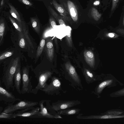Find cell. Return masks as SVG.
I'll list each match as a JSON object with an SVG mask.
<instances>
[{
  "label": "cell",
  "mask_w": 124,
  "mask_h": 124,
  "mask_svg": "<svg viewBox=\"0 0 124 124\" xmlns=\"http://www.w3.org/2000/svg\"><path fill=\"white\" fill-rule=\"evenodd\" d=\"M19 58L17 57L11 62L4 70L2 81L6 88L9 90L14 87V77L16 69L19 64Z\"/></svg>",
  "instance_id": "cell-1"
},
{
  "label": "cell",
  "mask_w": 124,
  "mask_h": 124,
  "mask_svg": "<svg viewBox=\"0 0 124 124\" xmlns=\"http://www.w3.org/2000/svg\"><path fill=\"white\" fill-rule=\"evenodd\" d=\"M14 103H8L3 112L8 113H13L28 107H34L39 104L38 102L21 99L15 104Z\"/></svg>",
  "instance_id": "cell-2"
},
{
  "label": "cell",
  "mask_w": 124,
  "mask_h": 124,
  "mask_svg": "<svg viewBox=\"0 0 124 124\" xmlns=\"http://www.w3.org/2000/svg\"><path fill=\"white\" fill-rule=\"evenodd\" d=\"M49 100H46V104L48 111H59L71 107L78 104L80 102L77 101H58L53 103L51 105H50Z\"/></svg>",
  "instance_id": "cell-3"
},
{
  "label": "cell",
  "mask_w": 124,
  "mask_h": 124,
  "mask_svg": "<svg viewBox=\"0 0 124 124\" xmlns=\"http://www.w3.org/2000/svg\"><path fill=\"white\" fill-rule=\"evenodd\" d=\"M22 73L21 94L29 93H31L32 89V86L31 81L32 77L29 76V68L27 67L23 68Z\"/></svg>",
  "instance_id": "cell-4"
},
{
  "label": "cell",
  "mask_w": 124,
  "mask_h": 124,
  "mask_svg": "<svg viewBox=\"0 0 124 124\" xmlns=\"http://www.w3.org/2000/svg\"><path fill=\"white\" fill-rule=\"evenodd\" d=\"M119 84L121 85L123 84L112 75H108L103 78V80L97 85L96 89L97 93L100 94L103 89L107 87L109 88L116 86Z\"/></svg>",
  "instance_id": "cell-5"
},
{
  "label": "cell",
  "mask_w": 124,
  "mask_h": 124,
  "mask_svg": "<svg viewBox=\"0 0 124 124\" xmlns=\"http://www.w3.org/2000/svg\"><path fill=\"white\" fill-rule=\"evenodd\" d=\"M61 85V83L58 79L55 77L51 78V81L49 84L46 83L41 90L46 94L53 95L57 92Z\"/></svg>",
  "instance_id": "cell-6"
},
{
  "label": "cell",
  "mask_w": 124,
  "mask_h": 124,
  "mask_svg": "<svg viewBox=\"0 0 124 124\" xmlns=\"http://www.w3.org/2000/svg\"><path fill=\"white\" fill-rule=\"evenodd\" d=\"M39 107H32L17 111L13 113V118L17 117H31L36 116L39 110Z\"/></svg>",
  "instance_id": "cell-7"
},
{
  "label": "cell",
  "mask_w": 124,
  "mask_h": 124,
  "mask_svg": "<svg viewBox=\"0 0 124 124\" xmlns=\"http://www.w3.org/2000/svg\"><path fill=\"white\" fill-rule=\"evenodd\" d=\"M21 99L16 97L12 93L3 87L0 86V101L8 103H14Z\"/></svg>",
  "instance_id": "cell-8"
},
{
  "label": "cell",
  "mask_w": 124,
  "mask_h": 124,
  "mask_svg": "<svg viewBox=\"0 0 124 124\" xmlns=\"http://www.w3.org/2000/svg\"><path fill=\"white\" fill-rule=\"evenodd\" d=\"M46 100H42L39 102L40 109L38 114L36 116L37 117L56 118L55 115H53L49 112L46 104Z\"/></svg>",
  "instance_id": "cell-9"
},
{
  "label": "cell",
  "mask_w": 124,
  "mask_h": 124,
  "mask_svg": "<svg viewBox=\"0 0 124 124\" xmlns=\"http://www.w3.org/2000/svg\"><path fill=\"white\" fill-rule=\"evenodd\" d=\"M63 5L67 12L69 13L73 20L76 21L78 19V12L74 3L70 1H68L65 4H63Z\"/></svg>",
  "instance_id": "cell-10"
},
{
  "label": "cell",
  "mask_w": 124,
  "mask_h": 124,
  "mask_svg": "<svg viewBox=\"0 0 124 124\" xmlns=\"http://www.w3.org/2000/svg\"><path fill=\"white\" fill-rule=\"evenodd\" d=\"M78 118L82 119H108L124 118V114L114 115L109 114H102L100 115H91L86 116H78Z\"/></svg>",
  "instance_id": "cell-11"
},
{
  "label": "cell",
  "mask_w": 124,
  "mask_h": 124,
  "mask_svg": "<svg viewBox=\"0 0 124 124\" xmlns=\"http://www.w3.org/2000/svg\"><path fill=\"white\" fill-rule=\"evenodd\" d=\"M22 77L19 64L16 69L14 77V87L19 94H21L20 85Z\"/></svg>",
  "instance_id": "cell-12"
},
{
  "label": "cell",
  "mask_w": 124,
  "mask_h": 124,
  "mask_svg": "<svg viewBox=\"0 0 124 124\" xmlns=\"http://www.w3.org/2000/svg\"><path fill=\"white\" fill-rule=\"evenodd\" d=\"M45 47L47 56L50 61H51L54 57V49L53 41L51 38H47Z\"/></svg>",
  "instance_id": "cell-13"
},
{
  "label": "cell",
  "mask_w": 124,
  "mask_h": 124,
  "mask_svg": "<svg viewBox=\"0 0 124 124\" xmlns=\"http://www.w3.org/2000/svg\"><path fill=\"white\" fill-rule=\"evenodd\" d=\"M65 66L67 71L71 78L76 82L79 83L80 79L74 66L69 62L65 64Z\"/></svg>",
  "instance_id": "cell-14"
},
{
  "label": "cell",
  "mask_w": 124,
  "mask_h": 124,
  "mask_svg": "<svg viewBox=\"0 0 124 124\" xmlns=\"http://www.w3.org/2000/svg\"><path fill=\"white\" fill-rule=\"evenodd\" d=\"M85 59L87 64L91 67L94 68L95 64V58L93 53L91 51L86 50L84 52Z\"/></svg>",
  "instance_id": "cell-15"
},
{
  "label": "cell",
  "mask_w": 124,
  "mask_h": 124,
  "mask_svg": "<svg viewBox=\"0 0 124 124\" xmlns=\"http://www.w3.org/2000/svg\"><path fill=\"white\" fill-rule=\"evenodd\" d=\"M8 5L9 8V11L11 16L20 23H21L22 20L17 10L10 3L8 2Z\"/></svg>",
  "instance_id": "cell-16"
},
{
  "label": "cell",
  "mask_w": 124,
  "mask_h": 124,
  "mask_svg": "<svg viewBox=\"0 0 124 124\" xmlns=\"http://www.w3.org/2000/svg\"><path fill=\"white\" fill-rule=\"evenodd\" d=\"M8 17L12 23L18 31L20 36H24L21 23H20L16 19L10 15L8 16Z\"/></svg>",
  "instance_id": "cell-17"
},
{
  "label": "cell",
  "mask_w": 124,
  "mask_h": 124,
  "mask_svg": "<svg viewBox=\"0 0 124 124\" xmlns=\"http://www.w3.org/2000/svg\"><path fill=\"white\" fill-rule=\"evenodd\" d=\"M52 2L55 8L62 17L66 19H68L67 12L62 6L57 3L55 0H53Z\"/></svg>",
  "instance_id": "cell-18"
},
{
  "label": "cell",
  "mask_w": 124,
  "mask_h": 124,
  "mask_svg": "<svg viewBox=\"0 0 124 124\" xmlns=\"http://www.w3.org/2000/svg\"><path fill=\"white\" fill-rule=\"evenodd\" d=\"M123 1H124V0H110V5L111 6L110 11L109 13V18H110L112 16L115 10Z\"/></svg>",
  "instance_id": "cell-19"
},
{
  "label": "cell",
  "mask_w": 124,
  "mask_h": 124,
  "mask_svg": "<svg viewBox=\"0 0 124 124\" xmlns=\"http://www.w3.org/2000/svg\"><path fill=\"white\" fill-rule=\"evenodd\" d=\"M30 19L32 28L37 33H39L40 31V24L38 17L37 16L31 17Z\"/></svg>",
  "instance_id": "cell-20"
},
{
  "label": "cell",
  "mask_w": 124,
  "mask_h": 124,
  "mask_svg": "<svg viewBox=\"0 0 124 124\" xmlns=\"http://www.w3.org/2000/svg\"><path fill=\"white\" fill-rule=\"evenodd\" d=\"M80 111V109L77 108L66 109L60 110L58 112V113L60 115H69L77 114Z\"/></svg>",
  "instance_id": "cell-21"
},
{
  "label": "cell",
  "mask_w": 124,
  "mask_h": 124,
  "mask_svg": "<svg viewBox=\"0 0 124 124\" xmlns=\"http://www.w3.org/2000/svg\"><path fill=\"white\" fill-rule=\"evenodd\" d=\"M21 24L24 37L27 42V43L29 45L30 47L32 48H33L32 42L31 41L29 38L28 36L27 30L26 27L25 22L24 21L22 20L21 22Z\"/></svg>",
  "instance_id": "cell-22"
},
{
  "label": "cell",
  "mask_w": 124,
  "mask_h": 124,
  "mask_svg": "<svg viewBox=\"0 0 124 124\" xmlns=\"http://www.w3.org/2000/svg\"><path fill=\"white\" fill-rule=\"evenodd\" d=\"M46 42V38L43 36L40 41L37 49L36 54V57H39L41 55L45 46Z\"/></svg>",
  "instance_id": "cell-23"
},
{
  "label": "cell",
  "mask_w": 124,
  "mask_h": 124,
  "mask_svg": "<svg viewBox=\"0 0 124 124\" xmlns=\"http://www.w3.org/2000/svg\"><path fill=\"white\" fill-rule=\"evenodd\" d=\"M6 27L5 20L3 17H1L0 19V44H1L3 39Z\"/></svg>",
  "instance_id": "cell-24"
},
{
  "label": "cell",
  "mask_w": 124,
  "mask_h": 124,
  "mask_svg": "<svg viewBox=\"0 0 124 124\" xmlns=\"http://www.w3.org/2000/svg\"><path fill=\"white\" fill-rule=\"evenodd\" d=\"M101 114L120 115L124 114V111L118 109H112L108 110Z\"/></svg>",
  "instance_id": "cell-25"
},
{
  "label": "cell",
  "mask_w": 124,
  "mask_h": 124,
  "mask_svg": "<svg viewBox=\"0 0 124 124\" xmlns=\"http://www.w3.org/2000/svg\"><path fill=\"white\" fill-rule=\"evenodd\" d=\"M109 96L112 97H117L124 96V87L110 93Z\"/></svg>",
  "instance_id": "cell-26"
},
{
  "label": "cell",
  "mask_w": 124,
  "mask_h": 124,
  "mask_svg": "<svg viewBox=\"0 0 124 124\" xmlns=\"http://www.w3.org/2000/svg\"><path fill=\"white\" fill-rule=\"evenodd\" d=\"M91 13L93 17L96 21L98 20L101 16V14L95 8H92Z\"/></svg>",
  "instance_id": "cell-27"
},
{
  "label": "cell",
  "mask_w": 124,
  "mask_h": 124,
  "mask_svg": "<svg viewBox=\"0 0 124 124\" xmlns=\"http://www.w3.org/2000/svg\"><path fill=\"white\" fill-rule=\"evenodd\" d=\"M0 119H11L13 118V113H8L3 112L0 114Z\"/></svg>",
  "instance_id": "cell-28"
},
{
  "label": "cell",
  "mask_w": 124,
  "mask_h": 124,
  "mask_svg": "<svg viewBox=\"0 0 124 124\" xmlns=\"http://www.w3.org/2000/svg\"><path fill=\"white\" fill-rule=\"evenodd\" d=\"M13 53L12 52H7L2 54L0 56V60L1 61L12 55Z\"/></svg>",
  "instance_id": "cell-29"
},
{
  "label": "cell",
  "mask_w": 124,
  "mask_h": 124,
  "mask_svg": "<svg viewBox=\"0 0 124 124\" xmlns=\"http://www.w3.org/2000/svg\"><path fill=\"white\" fill-rule=\"evenodd\" d=\"M84 73L86 78L92 79L93 78L94 76L93 73L88 70L85 69L84 70Z\"/></svg>",
  "instance_id": "cell-30"
},
{
  "label": "cell",
  "mask_w": 124,
  "mask_h": 124,
  "mask_svg": "<svg viewBox=\"0 0 124 124\" xmlns=\"http://www.w3.org/2000/svg\"><path fill=\"white\" fill-rule=\"evenodd\" d=\"M20 2L26 5L32 7L33 6L32 2L29 0H17Z\"/></svg>",
  "instance_id": "cell-31"
},
{
  "label": "cell",
  "mask_w": 124,
  "mask_h": 124,
  "mask_svg": "<svg viewBox=\"0 0 124 124\" xmlns=\"http://www.w3.org/2000/svg\"><path fill=\"white\" fill-rule=\"evenodd\" d=\"M71 31H70L69 33L67 35L66 37V39L67 42L69 46L70 47H71L72 46V42L71 37Z\"/></svg>",
  "instance_id": "cell-32"
},
{
  "label": "cell",
  "mask_w": 124,
  "mask_h": 124,
  "mask_svg": "<svg viewBox=\"0 0 124 124\" xmlns=\"http://www.w3.org/2000/svg\"><path fill=\"white\" fill-rule=\"evenodd\" d=\"M20 37L21 38L19 41V45L21 48H24L26 46V42L24 38V36Z\"/></svg>",
  "instance_id": "cell-33"
},
{
  "label": "cell",
  "mask_w": 124,
  "mask_h": 124,
  "mask_svg": "<svg viewBox=\"0 0 124 124\" xmlns=\"http://www.w3.org/2000/svg\"><path fill=\"white\" fill-rule=\"evenodd\" d=\"M49 24L51 28H54V27L56 25V22L53 18L50 17L49 20Z\"/></svg>",
  "instance_id": "cell-34"
},
{
  "label": "cell",
  "mask_w": 124,
  "mask_h": 124,
  "mask_svg": "<svg viewBox=\"0 0 124 124\" xmlns=\"http://www.w3.org/2000/svg\"><path fill=\"white\" fill-rule=\"evenodd\" d=\"M111 0H103V2L104 7V9L109 7L110 6Z\"/></svg>",
  "instance_id": "cell-35"
},
{
  "label": "cell",
  "mask_w": 124,
  "mask_h": 124,
  "mask_svg": "<svg viewBox=\"0 0 124 124\" xmlns=\"http://www.w3.org/2000/svg\"><path fill=\"white\" fill-rule=\"evenodd\" d=\"M106 36L109 38H114L116 37L117 35L114 33L108 32L106 34Z\"/></svg>",
  "instance_id": "cell-36"
},
{
  "label": "cell",
  "mask_w": 124,
  "mask_h": 124,
  "mask_svg": "<svg viewBox=\"0 0 124 124\" xmlns=\"http://www.w3.org/2000/svg\"><path fill=\"white\" fill-rule=\"evenodd\" d=\"M120 19L122 21V24L124 27V6L123 7Z\"/></svg>",
  "instance_id": "cell-37"
},
{
  "label": "cell",
  "mask_w": 124,
  "mask_h": 124,
  "mask_svg": "<svg viewBox=\"0 0 124 124\" xmlns=\"http://www.w3.org/2000/svg\"><path fill=\"white\" fill-rule=\"evenodd\" d=\"M5 3V0H0V11H2Z\"/></svg>",
  "instance_id": "cell-38"
},
{
  "label": "cell",
  "mask_w": 124,
  "mask_h": 124,
  "mask_svg": "<svg viewBox=\"0 0 124 124\" xmlns=\"http://www.w3.org/2000/svg\"><path fill=\"white\" fill-rule=\"evenodd\" d=\"M59 24L61 25H64L65 26V24L63 21L62 19H61L58 21Z\"/></svg>",
  "instance_id": "cell-39"
},
{
  "label": "cell",
  "mask_w": 124,
  "mask_h": 124,
  "mask_svg": "<svg viewBox=\"0 0 124 124\" xmlns=\"http://www.w3.org/2000/svg\"><path fill=\"white\" fill-rule=\"evenodd\" d=\"M100 3V2L99 0H96L93 3V5L96 6H98Z\"/></svg>",
  "instance_id": "cell-40"
},
{
  "label": "cell",
  "mask_w": 124,
  "mask_h": 124,
  "mask_svg": "<svg viewBox=\"0 0 124 124\" xmlns=\"http://www.w3.org/2000/svg\"><path fill=\"white\" fill-rule=\"evenodd\" d=\"M56 117V118H62L58 114H55V115Z\"/></svg>",
  "instance_id": "cell-41"
}]
</instances>
